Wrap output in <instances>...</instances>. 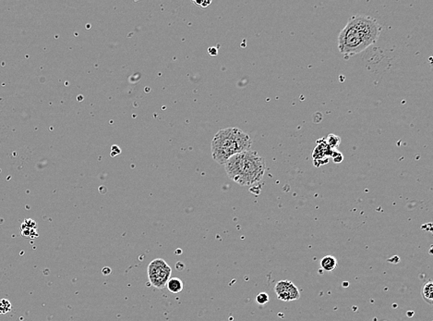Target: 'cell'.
<instances>
[{
  "label": "cell",
  "instance_id": "52a82bcc",
  "mask_svg": "<svg viewBox=\"0 0 433 321\" xmlns=\"http://www.w3.org/2000/svg\"><path fill=\"white\" fill-rule=\"evenodd\" d=\"M36 230H37V223H35V220L30 218L25 219L24 223H22L20 226V235L22 237L30 238V239L36 238L38 236Z\"/></svg>",
  "mask_w": 433,
  "mask_h": 321
},
{
  "label": "cell",
  "instance_id": "e0dca14e",
  "mask_svg": "<svg viewBox=\"0 0 433 321\" xmlns=\"http://www.w3.org/2000/svg\"><path fill=\"white\" fill-rule=\"evenodd\" d=\"M208 52H209V54L211 55V56H216L217 55V50L215 47H211V48H209V50H208Z\"/></svg>",
  "mask_w": 433,
  "mask_h": 321
},
{
  "label": "cell",
  "instance_id": "8fae6325",
  "mask_svg": "<svg viewBox=\"0 0 433 321\" xmlns=\"http://www.w3.org/2000/svg\"><path fill=\"white\" fill-rule=\"evenodd\" d=\"M325 141H326V143L330 146L331 149L334 150V149H337L339 146L341 139L337 135H335V134H329L328 137L325 139Z\"/></svg>",
  "mask_w": 433,
  "mask_h": 321
},
{
  "label": "cell",
  "instance_id": "277c9868",
  "mask_svg": "<svg viewBox=\"0 0 433 321\" xmlns=\"http://www.w3.org/2000/svg\"><path fill=\"white\" fill-rule=\"evenodd\" d=\"M171 273L172 268L162 258H155L148 265L149 282L158 290L167 286V283L171 278Z\"/></svg>",
  "mask_w": 433,
  "mask_h": 321
},
{
  "label": "cell",
  "instance_id": "ba28073f",
  "mask_svg": "<svg viewBox=\"0 0 433 321\" xmlns=\"http://www.w3.org/2000/svg\"><path fill=\"white\" fill-rule=\"evenodd\" d=\"M320 265L321 269H323L326 272H331L335 270V268L337 267L338 262L335 257L326 256V257H322L320 259Z\"/></svg>",
  "mask_w": 433,
  "mask_h": 321
},
{
  "label": "cell",
  "instance_id": "6da1fadb",
  "mask_svg": "<svg viewBox=\"0 0 433 321\" xmlns=\"http://www.w3.org/2000/svg\"><path fill=\"white\" fill-rule=\"evenodd\" d=\"M382 31L378 21L366 15L351 17L338 37L340 52L346 57L359 54L373 45Z\"/></svg>",
  "mask_w": 433,
  "mask_h": 321
},
{
  "label": "cell",
  "instance_id": "5bb4252c",
  "mask_svg": "<svg viewBox=\"0 0 433 321\" xmlns=\"http://www.w3.org/2000/svg\"><path fill=\"white\" fill-rule=\"evenodd\" d=\"M332 158L334 159L335 163H340V162H342V161H343V159H344L343 155L340 153V152H338V151H336V150H334V151H333Z\"/></svg>",
  "mask_w": 433,
  "mask_h": 321
},
{
  "label": "cell",
  "instance_id": "7a4b0ae2",
  "mask_svg": "<svg viewBox=\"0 0 433 321\" xmlns=\"http://www.w3.org/2000/svg\"><path fill=\"white\" fill-rule=\"evenodd\" d=\"M224 165L228 177L242 186L256 184L265 172L264 158L253 150L236 154Z\"/></svg>",
  "mask_w": 433,
  "mask_h": 321
},
{
  "label": "cell",
  "instance_id": "30bf717a",
  "mask_svg": "<svg viewBox=\"0 0 433 321\" xmlns=\"http://www.w3.org/2000/svg\"><path fill=\"white\" fill-rule=\"evenodd\" d=\"M421 294L424 300L429 305H432L433 303V283L432 282H428L424 284L421 290Z\"/></svg>",
  "mask_w": 433,
  "mask_h": 321
},
{
  "label": "cell",
  "instance_id": "2e32d148",
  "mask_svg": "<svg viewBox=\"0 0 433 321\" xmlns=\"http://www.w3.org/2000/svg\"><path fill=\"white\" fill-rule=\"evenodd\" d=\"M120 153V150L118 149V146H112V157H116L118 154Z\"/></svg>",
  "mask_w": 433,
  "mask_h": 321
},
{
  "label": "cell",
  "instance_id": "5b68a950",
  "mask_svg": "<svg viewBox=\"0 0 433 321\" xmlns=\"http://www.w3.org/2000/svg\"><path fill=\"white\" fill-rule=\"evenodd\" d=\"M276 297L281 301L291 302L301 298V291L291 281H280L275 287Z\"/></svg>",
  "mask_w": 433,
  "mask_h": 321
},
{
  "label": "cell",
  "instance_id": "4fadbf2b",
  "mask_svg": "<svg viewBox=\"0 0 433 321\" xmlns=\"http://www.w3.org/2000/svg\"><path fill=\"white\" fill-rule=\"evenodd\" d=\"M255 301L260 306H265L266 304L269 302V295L266 292H261L257 295Z\"/></svg>",
  "mask_w": 433,
  "mask_h": 321
},
{
  "label": "cell",
  "instance_id": "3957f363",
  "mask_svg": "<svg viewBox=\"0 0 433 321\" xmlns=\"http://www.w3.org/2000/svg\"><path fill=\"white\" fill-rule=\"evenodd\" d=\"M251 139L249 134L236 127L223 129L212 141V156L217 163L224 164L236 154L251 150Z\"/></svg>",
  "mask_w": 433,
  "mask_h": 321
},
{
  "label": "cell",
  "instance_id": "9c48e42d",
  "mask_svg": "<svg viewBox=\"0 0 433 321\" xmlns=\"http://www.w3.org/2000/svg\"><path fill=\"white\" fill-rule=\"evenodd\" d=\"M168 291L172 293H179L183 291V282L178 278H170L167 283Z\"/></svg>",
  "mask_w": 433,
  "mask_h": 321
},
{
  "label": "cell",
  "instance_id": "7c38bea8",
  "mask_svg": "<svg viewBox=\"0 0 433 321\" xmlns=\"http://www.w3.org/2000/svg\"><path fill=\"white\" fill-rule=\"evenodd\" d=\"M11 309V304L8 299L0 300V315H4L9 313Z\"/></svg>",
  "mask_w": 433,
  "mask_h": 321
},
{
  "label": "cell",
  "instance_id": "8992f818",
  "mask_svg": "<svg viewBox=\"0 0 433 321\" xmlns=\"http://www.w3.org/2000/svg\"><path fill=\"white\" fill-rule=\"evenodd\" d=\"M333 149L327 144L325 139L319 140L317 142V146L313 151V161L314 165L319 167L320 165H324L328 162V159L332 157Z\"/></svg>",
  "mask_w": 433,
  "mask_h": 321
},
{
  "label": "cell",
  "instance_id": "9a60e30c",
  "mask_svg": "<svg viewBox=\"0 0 433 321\" xmlns=\"http://www.w3.org/2000/svg\"><path fill=\"white\" fill-rule=\"evenodd\" d=\"M194 3H195V4H197V5L202 6V8H206V7H208V6L211 4V1H209V2H208V1H207V2L206 1H202V2L195 1Z\"/></svg>",
  "mask_w": 433,
  "mask_h": 321
}]
</instances>
